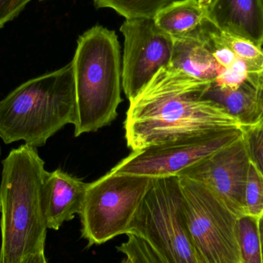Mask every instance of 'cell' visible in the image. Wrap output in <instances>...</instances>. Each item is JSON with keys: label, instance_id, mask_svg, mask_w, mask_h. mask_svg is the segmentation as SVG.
<instances>
[{"label": "cell", "instance_id": "8992f818", "mask_svg": "<svg viewBox=\"0 0 263 263\" xmlns=\"http://www.w3.org/2000/svg\"><path fill=\"white\" fill-rule=\"evenodd\" d=\"M129 234L143 239L161 263H198L177 176L153 179Z\"/></svg>", "mask_w": 263, "mask_h": 263}, {"label": "cell", "instance_id": "44dd1931", "mask_svg": "<svg viewBox=\"0 0 263 263\" xmlns=\"http://www.w3.org/2000/svg\"><path fill=\"white\" fill-rule=\"evenodd\" d=\"M128 237L117 247L119 253H123L131 263H161L149 246L139 236L126 235Z\"/></svg>", "mask_w": 263, "mask_h": 263}, {"label": "cell", "instance_id": "30bf717a", "mask_svg": "<svg viewBox=\"0 0 263 263\" xmlns=\"http://www.w3.org/2000/svg\"><path fill=\"white\" fill-rule=\"evenodd\" d=\"M249 164L242 136L233 145L190 167L179 176H187L203 184L239 218L247 215L245 190Z\"/></svg>", "mask_w": 263, "mask_h": 263}, {"label": "cell", "instance_id": "83f0119b", "mask_svg": "<svg viewBox=\"0 0 263 263\" xmlns=\"http://www.w3.org/2000/svg\"><path fill=\"white\" fill-rule=\"evenodd\" d=\"M262 2H263V0H262Z\"/></svg>", "mask_w": 263, "mask_h": 263}, {"label": "cell", "instance_id": "2e32d148", "mask_svg": "<svg viewBox=\"0 0 263 263\" xmlns=\"http://www.w3.org/2000/svg\"><path fill=\"white\" fill-rule=\"evenodd\" d=\"M176 0H93L97 9L109 8L117 13L132 18H154L156 14Z\"/></svg>", "mask_w": 263, "mask_h": 263}, {"label": "cell", "instance_id": "5b68a950", "mask_svg": "<svg viewBox=\"0 0 263 263\" xmlns=\"http://www.w3.org/2000/svg\"><path fill=\"white\" fill-rule=\"evenodd\" d=\"M153 179L109 171L88 183L80 213L81 236L87 248L128 235Z\"/></svg>", "mask_w": 263, "mask_h": 263}, {"label": "cell", "instance_id": "6da1fadb", "mask_svg": "<svg viewBox=\"0 0 263 263\" xmlns=\"http://www.w3.org/2000/svg\"><path fill=\"white\" fill-rule=\"evenodd\" d=\"M213 83L171 66L159 70L129 101L125 138L132 151L195 136L241 129L225 108L204 97Z\"/></svg>", "mask_w": 263, "mask_h": 263}, {"label": "cell", "instance_id": "5bb4252c", "mask_svg": "<svg viewBox=\"0 0 263 263\" xmlns=\"http://www.w3.org/2000/svg\"><path fill=\"white\" fill-rule=\"evenodd\" d=\"M170 66L196 80L212 83L222 69L199 35V30L193 36L173 39V53Z\"/></svg>", "mask_w": 263, "mask_h": 263}, {"label": "cell", "instance_id": "484cf974", "mask_svg": "<svg viewBox=\"0 0 263 263\" xmlns=\"http://www.w3.org/2000/svg\"><path fill=\"white\" fill-rule=\"evenodd\" d=\"M259 85H260L261 97H262V118L263 119V72L259 75ZM261 119V120H262Z\"/></svg>", "mask_w": 263, "mask_h": 263}, {"label": "cell", "instance_id": "9c48e42d", "mask_svg": "<svg viewBox=\"0 0 263 263\" xmlns=\"http://www.w3.org/2000/svg\"><path fill=\"white\" fill-rule=\"evenodd\" d=\"M120 31L124 36L123 89L130 101L159 70L170 66L173 39L162 32L153 18L126 20Z\"/></svg>", "mask_w": 263, "mask_h": 263}, {"label": "cell", "instance_id": "277c9868", "mask_svg": "<svg viewBox=\"0 0 263 263\" xmlns=\"http://www.w3.org/2000/svg\"><path fill=\"white\" fill-rule=\"evenodd\" d=\"M72 63L35 77L0 101V139L38 148L75 120Z\"/></svg>", "mask_w": 263, "mask_h": 263}, {"label": "cell", "instance_id": "ba28073f", "mask_svg": "<svg viewBox=\"0 0 263 263\" xmlns=\"http://www.w3.org/2000/svg\"><path fill=\"white\" fill-rule=\"evenodd\" d=\"M241 129L195 136L132 152L111 171L152 179L175 177L241 139Z\"/></svg>", "mask_w": 263, "mask_h": 263}, {"label": "cell", "instance_id": "ac0fdd59", "mask_svg": "<svg viewBox=\"0 0 263 263\" xmlns=\"http://www.w3.org/2000/svg\"><path fill=\"white\" fill-rule=\"evenodd\" d=\"M219 31L224 43L234 52L237 58L247 65L250 73H262V47L248 39L223 31Z\"/></svg>", "mask_w": 263, "mask_h": 263}, {"label": "cell", "instance_id": "f546056e", "mask_svg": "<svg viewBox=\"0 0 263 263\" xmlns=\"http://www.w3.org/2000/svg\"><path fill=\"white\" fill-rule=\"evenodd\" d=\"M263 48V47H262Z\"/></svg>", "mask_w": 263, "mask_h": 263}, {"label": "cell", "instance_id": "4316f807", "mask_svg": "<svg viewBox=\"0 0 263 263\" xmlns=\"http://www.w3.org/2000/svg\"><path fill=\"white\" fill-rule=\"evenodd\" d=\"M121 263H131L130 261L129 260V259H127V258L125 257V259H123V260H122Z\"/></svg>", "mask_w": 263, "mask_h": 263}, {"label": "cell", "instance_id": "4fadbf2b", "mask_svg": "<svg viewBox=\"0 0 263 263\" xmlns=\"http://www.w3.org/2000/svg\"><path fill=\"white\" fill-rule=\"evenodd\" d=\"M259 75L250 73L247 81L235 90L222 89L213 83L204 97L225 108L240 122L242 127L251 126L262 118Z\"/></svg>", "mask_w": 263, "mask_h": 263}, {"label": "cell", "instance_id": "cb8c5ba5", "mask_svg": "<svg viewBox=\"0 0 263 263\" xmlns=\"http://www.w3.org/2000/svg\"><path fill=\"white\" fill-rule=\"evenodd\" d=\"M20 263H48L45 256V250L29 255L25 257Z\"/></svg>", "mask_w": 263, "mask_h": 263}, {"label": "cell", "instance_id": "9a60e30c", "mask_svg": "<svg viewBox=\"0 0 263 263\" xmlns=\"http://www.w3.org/2000/svg\"><path fill=\"white\" fill-rule=\"evenodd\" d=\"M212 0H176L159 11L155 23L173 39L193 36L208 18Z\"/></svg>", "mask_w": 263, "mask_h": 263}, {"label": "cell", "instance_id": "7c38bea8", "mask_svg": "<svg viewBox=\"0 0 263 263\" xmlns=\"http://www.w3.org/2000/svg\"><path fill=\"white\" fill-rule=\"evenodd\" d=\"M207 20L219 30L263 47L262 0H212Z\"/></svg>", "mask_w": 263, "mask_h": 263}, {"label": "cell", "instance_id": "e0dca14e", "mask_svg": "<svg viewBox=\"0 0 263 263\" xmlns=\"http://www.w3.org/2000/svg\"><path fill=\"white\" fill-rule=\"evenodd\" d=\"M237 230L241 263H262L259 219L247 215L238 218Z\"/></svg>", "mask_w": 263, "mask_h": 263}, {"label": "cell", "instance_id": "8fae6325", "mask_svg": "<svg viewBox=\"0 0 263 263\" xmlns=\"http://www.w3.org/2000/svg\"><path fill=\"white\" fill-rule=\"evenodd\" d=\"M88 183L62 170L48 172L43 193V209L49 230H59L80 215Z\"/></svg>", "mask_w": 263, "mask_h": 263}, {"label": "cell", "instance_id": "3957f363", "mask_svg": "<svg viewBox=\"0 0 263 263\" xmlns=\"http://www.w3.org/2000/svg\"><path fill=\"white\" fill-rule=\"evenodd\" d=\"M121 48L115 31L97 25L79 37L72 59L76 137L109 126L122 99Z\"/></svg>", "mask_w": 263, "mask_h": 263}, {"label": "cell", "instance_id": "d6986e66", "mask_svg": "<svg viewBox=\"0 0 263 263\" xmlns=\"http://www.w3.org/2000/svg\"><path fill=\"white\" fill-rule=\"evenodd\" d=\"M250 160V159H249ZM247 216L260 219L263 216V178L250 161L245 190Z\"/></svg>", "mask_w": 263, "mask_h": 263}, {"label": "cell", "instance_id": "d4e9b609", "mask_svg": "<svg viewBox=\"0 0 263 263\" xmlns=\"http://www.w3.org/2000/svg\"><path fill=\"white\" fill-rule=\"evenodd\" d=\"M259 236H260L261 250H262L263 263V216L259 219Z\"/></svg>", "mask_w": 263, "mask_h": 263}, {"label": "cell", "instance_id": "52a82bcc", "mask_svg": "<svg viewBox=\"0 0 263 263\" xmlns=\"http://www.w3.org/2000/svg\"><path fill=\"white\" fill-rule=\"evenodd\" d=\"M198 263H241L238 218L203 184L178 176Z\"/></svg>", "mask_w": 263, "mask_h": 263}, {"label": "cell", "instance_id": "f1b7e54d", "mask_svg": "<svg viewBox=\"0 0 263 263\" xmlns=\"http://www.w3.org/2000/svg\"><path fill=\"white\" fill-rule=\"evenodd\" d=\"M41 1H42V0H41Z\"/></svg>", "mask_w": 263, "mask_h": 263}, {"label": "cell", "instance_id": "ffe728a7", "mask_svg": "<svg viewBox=\"0 0 263 263\" xmlns=\"http://www.w3.org/2000/svg\"><path fill=\"white\" fill-rule=\"evenodd\" d=\"M242 131L249 159L263 178V119L251 126H243Z\"/></svg>", "mask_w": 263, "mask_h": 263}, {"label": "cell", "instance_id": "7a4b0ae2", "mask_svg": "<svg viewBox=\"0 0 263 263\" xmlns=\"http://www.w3.org/2000/svg\"><path fill=\"white\" fill-rule=\"evenodd\" d=\"M48 171L36 148L27 144L3 160L0 184V263H20L45 250L47 226L43 193Z\"/></svg>", "mask_w": 263, "mask_h": 263}, {"label": "cell", "instance_id": "7402d4cb", "mask_svg": "<svg viewBox=\"0 0 263 263\" xmlns=\"http://www.w3.org/2000/svg\"><path fill=\"white\" fill-rule=\"evenodd\" d=\"M250 76L248 66L239 58L230 66L222 68L213 84L226 90H235L242 86Z\"/></svg>", "mask_w": 263, "mask_h": 263}, {"label": "cell", "instance_id": "603a6c76", "mask_svg": "<svg viewBox=\"0 0 263 263\" xmlns=\"http://www.w3.org/2000/svg\"><path fill=\"white\" fill-rule=\"evenodd\" d=\"M31 0H0V29L15 18Z\"/></svg>", "mask_w": 263, "mask_h": 263}]
</instances>
